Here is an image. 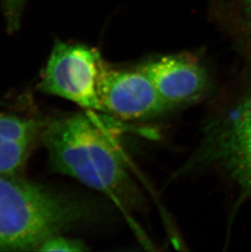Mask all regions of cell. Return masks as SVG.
Wrapping results in <instances>:
<instances>
[{"mask_svg": "<svg viewBox=\"0 0 251 252\" xmlns=\"http://www.w3.org/2000/svg\"><path fill=\"white\" fill-rule=\"evenodd\" d=\"M93 112L62 117L44 129L43 140L51 165L126 211L141 209L142 192L116 141Z\"/></svg>", "mask_w": 251, "mask_h": 252, "instance_id": "6da1fadb", "label": "cell"}, {"mask_svg": "<svg viewBox=\"0 0 251 252\" xmlns=\"http://www.w3.org/2000/svg\"><path fill=\"white\" fill-rule=\"evenodd\" d=\"M90 213L85 205L38 184L0 175V251H37Z\"/></svg>", "mask_w": 251, "mask_h": 252, "instance_id": "7a4b0ae2", "label": "cell"}, {"mask_svg": "<svg viewBox=\"0 0 251 252\" xmlns=\"http://www.w3.org/2000/svg\"><path fill=\"white\" fill-rule=\"evenodd\" d=\"M239 90L224 103L206 129L200 157L218 169L251 200V58Z\"/></svg>", "mask_w": 251, "mask_h": 252, "instance_id": "3957f363", "label": "cell"}, {"mask_svg": "<svg viewBox=\"0 0 251 252\" xmlns=\"http://www.w3.org/2000/svg\"><path fill=\"white\" fill-rule=\"evenodd\" d=\"M104 62L94 48L82 43L57 40L39 83V89L101 112L99 83Z\"/></svg>", "mask_w": 251, "mask_h": 252, "instance_id": "277c9868", "label": "cell"}, {"mask_svg": "<svg viewBox=\"0 0 251 252\" xmlns=\"http://www.w3.org/2000/svg\"><path fill=\"white\" fill-rule=\"evenodd\" d=\"M98 93L101 112L126 121L154 119L170 110L140 67L116 69L104 63Z\"/></svg>", "mask_w": 251, "mask_h": 252, "instance_id": "5b68a950", "label": "cell"}, {"mask_svg": "<svg viewBox=\"0 0 251 252\" xmlns=\"http://www.w3.org/2000/svg\"><path fill=\"white\" fill-rule=\"evenodd\" d=\"M169 109L198 102L211 89L210 77L197 57L172 54L152 59L140 67Z\"/></svg>", "mask_w": 251, "mask_h": 252, "instance_id": "8992f818", "label": "cell"}, {"mask_svg": "<svg viewBox=\"0 0 251 252\" xmlns=\"http://www.w3.org/2000/svg\"><path fill=\"white\" fill-rule=\"evenodd\" d=\"M38 131L34 120L0 114V175L16 176L22 170Z\"/></svg>", "mask_w": 251, "mask_h": 252, "instance_id": "52a82bcc", "label": "cell"}, {"mask_svg": "<svg viewBox=\"0 0 251 252\" xmlns=\"http://www.w3.org/2000/svg\"><path fill=\"white\" fill-rule=\"evenodd\" d=\"M226 15L247 57H251V0H227Z\"/></svg>", "mask_w": 251, "mask_h": 252, "instance_id": "ba28073f", "label": "cell"}, {"mask_svg": "<svg viewBox=\"0 0 251 252\" xmlns=\"http://www.w3.org/2000/svg\"><path fill=\"white\" fill-rule=\"evenodd\" d=\"M85 250V245L79 241L66 238L61 234H57L44 241L37 251L39 252H83Z\"/></svg>", "mask_w": 251, "mask_h": 252, "instance_id": "9c48e42d", "label": "cell"}, {"mask_svg": "<svg viewBox=\"0 0 251 252\" xmlns=\"http://www.w3.org/2000/svg\"><path fill=\"white\" fill-rule=\"evenodd\" d=\"M26 2V0H2L3 14L9 33H13L19 30Z\"/></svg>", "mask_w": 251, "mask_h": 252, "instance_id": "30bf717a", "label": "cell"}]
</instances>
